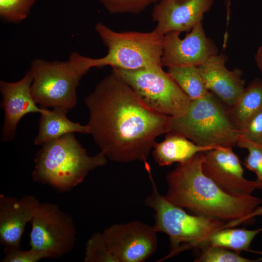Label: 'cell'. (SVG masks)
Segmentation results:
<instances>
[{
  "instance_id": "cell-18",
  "label": "cell",
  "mask_w": 262,
  "mask_h": 262,
  "mask_svg": "<svg viewBox=\"0 0 262 262\" xmlns=\"http://www.w3.org/2000/svg\"><path fill=\"white\" fill-rule=\"evenodd\" d=\"M68 111L54 108L41 114L38 133L34 141L36 145H42L69 133H89L87 125H82L67 118L66 115Z\"/></svg>"
},
{
  "instance_id": "cell-28",
  "label": "cell",
  "mask_w": 262,
  "mask_h": 262,
  "mask_svg": "<svg viewBox=\"0 0 262 262\" xmlns=\"http://www.w3.org/2000/svg\"><path fill=\"white\" fill-rule=\"evenodd\" d=\"M239 137L256 144H262V108L239 131Z\"/></svg>"
},
{
  "instance_id": "cell-17",
  "label": "cell",
  "mask_w": 262,
  "mask_h": 262,
  "mask_svg": "<svg viewBox=\"0 0 262 262\" xmlns=\"http://www.w3.org/2000/svg\"><path fill=\"white\" fill-rule=\"evenodd\" d=\"M152 148L154 161L163 166L185 162L198 153L216 148L198 146L180 134L169 132L163 141L156 142Z\"/></svg>"
},
{
  "instance_id": "cell-4",
  "label": "cell",
  "mask_w": 262,
  "mask_h": 262,
  "mask_svg": "<svg viewBox=\"0 0 262 262\" xmlns=\"http://www.w3.org/2000/svg\"><path fill=\"white\" fill-rule=\"evenodd\" d=\"M95 30L107 48V54L99 58L85 57L72 52L70 58L85 75L92 67L110 66L112 68L133 70L161 67L164 36L153 30L150 32H116L102 22Z\"/></svg>"
},
{
  "instance_id": "cell-20",
  "label": "cell",
  "mask_w": 262,
  "mask_h": 262,
  "mask_svg": "<svg viewBox=\"0 0 262 262\" xmlns=\"http://www.w3.org/2000/svg\"><path fill=\"white\" fill-rule=\"evenodd\" d=\"M262 230V228L256 230L222 228L210 236L207 245L224 247L238 253L248 251L253 239Z\"/></svg>"
},
{
  "instance_id": "cell-6",
  "label": "cell",
  "mask_w": 262,
  "mask_h": 262,
  "mask_svg": "<svg viewBox=\"0 0 262 262\" xmlns=\"http://www.w3.org/2000/svg\"><path fill=\"white\" fill-rule=\"evenodd\" d=\"M170 132L180 134L198 146L214 148L233 147L239 138L229 107L210 91L191 100L183 115L171 117Z\"/></svg>"
},
{
  "instance_id": "cell-21",
  "label": "cell",
  "mask_w": 262,
  "mask_h": 262,
  "mask_svg": "<svg viewBox=\"0 0 262 262\" xmlns=\"http://www.w3.org/2000/svg\"><path fill=\"white\" fill-rule=\"evenodd\" d=\"M167 72L191 100L199 98L209 92L198 66L171 67L168 68Z\"/></svg>"
},
{
  "instance_id": "cell-7",
  "label": "cell",
  "mask_w": 262,
  "mask_h": 262,
  "mask_svg": "<svg viewBox=\"0 0 262 262\" xmlns=\"http://www.w3.org/2000/svg\"><path fill=\"white\" fill-rule=\"evenodd\" d=\"M112 71L151 110L171 117L183 115L191 99L171 76L161 67L133 70L112 68Z\"/></svg>"
},
{
  "instance_id": "cell-14",
  "label": "cell",
  "mask_w": 262,
  "mask_h": 262,
  "mask_svg": "<svg viewBox=\"0 0 262 262\" xmlns=\"http://www.w3.org/2000/svg\"><path fill=\"white\" fill-rule=\"evenodd\" d=\"M32 81V73L29 70L18 81L0 82L1 106L4 111V121L1 134L3 142L11 141L15 138L17 125L24 115L34 113L41 114L48 110L37 106L31 92Z\"/></svg>"
},
{
  "instance_id": "cell-23",
  "label": "cell",
  "mask_w": 262,
  "mask_h": 262,
  "mask_svg": "<svg viewBox=\"0 0 262 262\" xmlns=\"http://www.w3.org/2000/svg\"><path fill=\"white\" fill-rule=\"evenodd\" d=\"M201 252L194 261L196 262H252L251 260L242 257L239 253L216 246L206 245L200 248Z\"/></svg>"
},
{
  "instance_id": "cell-5",
  "label": "cell",
  "mask_w": 262,
  "mask_h": 262,
  "mask_svg": "<svg viewBox=\"0 0 262 262\" xmlns=\"http://www.w3.org/2000/svg\"><path fill=\"white\" fill-rule=\"evenodd\" d=\"M147 172L152 190L144 203L146 206L155 212V229L157 232L166 234L170 241V253L158 262L173 257L186 249H200L207 245L208 238L213 233L221 229L231 227L230 223L224 224L218 219L190 214L184 209L169 202L160 194L151 169H147Z\"/></svg>"
},
{
  "instance_id": "cell-1",
  "label": "cell",
  "mask_w": 262,
  "mask_h": 262,
  "mask_svg": "<svg viewBox=\"0 0 262 262\" xmlns=\"http://www.w3.org/2000/svg\"><path fill=\"white\" fill-rule=\"evenodd\" d=\"M85 104L89 134L107 159L117 163L148 164L156 138L170 131L171 116L147 106L113 71L98 83Z\"/></svg>"
},
{
  "instance_id": "cell-12",
  "label": "cell",
  "mask_w": 262,
  "mask_h": 262,
  "mask_svg": "<svg viewBox=\"0 0 262 262\" xmlns=\"http://www.w3.org/2000/svg\"><path fill=\"white\" fill-rule=\"evenodd\" d=\"M203 173L225 192L233 196L252 195L259 184L246 179L238 157L231 147H219L205 152Z\"/></svg>"
},
{
  "instance_id": "cell-9",
  "label": "cell",
  "mask_w": 262,
  "mask_h": 262,
  "mask_svg": "<svg viewBox=\"0 0 262 262\" xmlns=\"http://www.w3.org/2000/svg\"><path fill=\"white\" fill-rule=\"evenodd\" d=\"M31 248L60 258L73 248L76 228L72 217L55 203L40 202L31 221Z\"/></svg>"
},
{
  "instance_id": "cell-8",
  "label": "cell",
  "mask_w": 262,
  "mask_h": 262,
  "mask_svg": "<svg viewBox=\"0 0 262 262\" xmlns=\"http://www.w3.org/2000/svg\"><path fill=\"white\" fill-rule=\"evenodd\" d=\"M33 81L31 92L36 104L41 107H75L77 98L76 89L83 76L68 60L49 62L33 60L29 69Z\"/></svg>"
},
{
  "instance_id": "cell-3",
  "label": "cell",
  "mask_w": 262,
  "mask_h": 262,
  "mask_svg": "<svg viewBox=\"0 0 262 262\" xmlns=\"http://www.w3.org/2000/svg\"><path fill=\"white\" fill-rule=\"evenodd\" d=\"M41 146L34 159L32 179L60 192L71 190L82 183L91 171L107 162L101 151L89 155L73 132Z\"/></svg>"
},
{
  "instance_id": "cell-15",
  "label": "cell",
  "mask_w": 262,
  "mask_h": 262,
  "mask_svg": "<svg viewBox=\"0 0 262 262\" xmlns=\"http://www.w3.org/2000/svg\"><path fill=\"white\" fill-rule=\"evenodd\" d=\"M40 202L26 195L20 198L0 195V242L5 246L19 247L26 226Z\"/></svg>"
},
{
  "instance_id": "cell-26",
  "label": "cell",
  "mask_w": 262,
  "mask_h": 262,
  "mask_svg": "<svg viewBox=\"0 0 262 262\" xmlns=\"http://www.w3.org/2000/svg\"><path fill=\"white\" fill-rule=\"evenodd\" d=\"M112 14L130 13L138 14L149 5L160 0H98Z\"/></svg>"
},
{
  "instance_id": "cell-30",
  "label": "cell",
  "mask_w": 262,
  "mask_h": 262,
  "mask_svg": "<svg viewBox=\"0 0 262 262\" xmlns=\"http://www.w3.org/2000/svg\"><path fill=\"white\" fill-rule=\"evenodd\" d=\"M232 0H223L226 9L227 25H228L230 19V6Z\"/></svg>"
},
{
  "instance_id": "cell-27",
  "label": "cell",
  "mask_w": 262,
  "mask_h": 262,
  "mask_svg": "<svg viewBox=\"0 0 262 262\" xmlns=\"http://www.w3.org/2000/svg\"><path fill=\"white\" fill-rule=\"evenodd\" d=\"M3 253L4 256L0 261L1 262H37L43 258H51L48 252L32 248L22 250L19 247L5 246Z\"/></svg>"
},
{
  "instance_id": "cell-10",
  "label": "cell",
  "mask_w": 262,
  "mask_h": 262,
  "mask_svg": "<svg viewBox=\"0 0 262 262\" xmlns=\"http://www.w3.org/2000/svg\"><path fill=\"white\" fill-rule=\"evenodd\" d=\"M157 233L153 226L133 221L113 225L102 234L117 262H143L157 249Z\"/></svg>"
},
{
  "instance_id": "cell-19",
  "label": "cell",
  "mask_w": 262,
  "mask_h": 262,
  "mask_svg": "<svg viewBox=\"0 0 262 262\" xmlns=\"http://www.w3.org/2000/svg\"><path fill=\"white\" fill-rule=\"evenodd\" d=\"M262 108V80L254 79L235 103L229 107L230 117L239 131Z\"/></svg>"
},
{
  "instance_id": "cell-11",
  "label": "cell",
  "mask_w": 262,
  "mask_h": 262,
  "mask_svg": "<svg viewBox=\"0 0 262 262\" xmlns=\"http://www.w3.org/2000/svg\"><path fill=\"white\" fill-rule=\"evenodd\" d=\"M180 34L172 32L164 35L162 66L168 68L198 66L218 54V49L214 42L206 36L202 22L187 33L183 39L180 37Z\"/></svg>"
},
{
  "instance_id": "cell-2",
  "label": "cell",
  "mask_w": 262,
  "mask_h": 262,
  "mask_svg": "<svg viewBox=\"0 0 262 262\" xmlns=\"http://www.w3.org/2000/svg\"><path fill=\"white\" fill-rule=\"evenodd\" d=\"M205 152L179 163L166 176L168 189L165 198L196 214L233 225L249 222L257 215L261 199L252 195L233 196L219 187L202 170Z\"/></svg>"
},
{
  "instance_id": "cell-16",
  "label": "cell",
  "mask_w": 262,
  "mask_h": 262,
  "mask_svg": "<svg viewBox=\"0 0 262 262\" xmlns=\"http://www.w3.org/2000/svg\"><path fill=\"white\" fill-rule=\"evenodd\" d=\"M228 57L224 53L212 56L198 66L209 90L228 107H231L245 89L243 71L226 67Z\"/></svg>"
},
{
  "instance_id": "cell-22",
  "label": "cell",
  "mask_w": 262,
  "mask_h": 262,
  "mask_svg": "<svg viewBox=\"0 0 262 262\" xmlns=\"http://www.w3.org/2000/svg\"><path fill=\"white\" fill-rule=\"evenodd\" d=\"M84 262H117L106 244L102 233L95 232L86 244Z\"/></svg>"
},
{
  "instance_id": "cell-24",
  "label": "cell",
  "mask_w": 262,
  "mask_h": 262,
  "mask_svg": "<svg viewBox=\"0 0 262 262\" xmlns=\"http://www.w3.org/2000/svg\"><path fill=\"white\" fill-rule=\"evenodd\" d=\"M37 0H0V15L10 22L18 23L25 19Z\"/></svg>"
},
{
  "instance_id": "cell-13",
  "label": "cell",
  "mask_w": 262,
  "mask_h": 262,
  "mask_svg": "<svg viewBox=\"0 0 262 262\" xmlns=\"http://www.w3.org/2000/svg\"><path fill=\"white\" fill-rule=\"evenodd\" d=\"M213 0H160L152 9L154 29L162 35L177 32L189 33L202 22Z\"/></svg>"
},
{
  "instance_id": "cell-29",
  "label": "cell",
  "mask_w": 262,
  "mask_h": 262,
  "mask_svg": "<svg viewBox=\"0 0 262 262\" xmlns=\"http://www.w3.org/2000/svg\"><path fill=\"white\" fill-rule=\"evenodd\" d=\"M255 59L257 66L262 73V45L258 49L255 56Z\"/></svg>"
},
{
  "instance_id": "cell-25",
  "label": "cell",
  "mask_w": 262,
  "mask_h": 262,
  "mask_svg": "<svg viewBox=\"0 0 262 262\" xmlns=\"http://www.w3.org/2000/svg\"><path fill=\"white\" fill-rule=\"evenodd\" d=\"M236 146L248 151L244 164L256 174V180L259 184V189H262V144L254 143L239 137Z\"/></svg>"
}]
</instances>
